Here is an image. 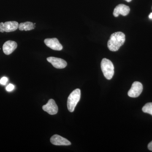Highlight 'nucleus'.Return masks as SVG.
<instances>
[{
	"instance_id": "13",
	"label": "nucleus",
	"mask_w": 152,
	"mask_h": 152,
	"mask_svg": "<svg viewBox=\"0 0 152 152\" xmlns=\"http://www.w3.org/2000/svg\"><path fill=\"white\" fill-rule=\"evenodd\" d=\"M142 110L145 113L152 115V102L148 103L143 107Z\"/></svg>"
},
{
	"instance_id": "11",
	"label": "nucleus",
	"mask_w": 152,
	"mask_h": 152,
	"mask_svg": "<svg viewBox=\"0 0 152 152\" xmlns=\"http://www.w3.org/2000/svg\"><path fill=\"white\" fill-rule=\"evenodd\" d=\"M18 45L15 42L8 41L3 45V52L7 55L11 54L17 48Z\"/></svg>"
},
{
	"instance_id": "1",
	"label": "nucleus",
	"mask_w": 152,
	"mask_h": 152,
	"mask_svg": "<svg viewBox=\"0 0 152 152\" xmlns=\"http://www.w3.org/2000/svg\"><path fill=\"white\" fill-rule=\"evenodd\" d=\"M126 36L121 32H117L112 34L108 42L107 46L109 50L113 52L118 51L124 43Z\"/></svg>"
},
{
	"instance_id": "6",
	"label": "nucleus",
	"mask_w": 152,
	"mask_h": 152,
	"mask_svg": "<svg viewBox=\"0 0 152 152\" xmlns=\"http://www.w3.org/2000/svg\"><path fill=\"white\" fill-rule=\"evenodd\" d=\"M42 109L50 115H56L58 112V106L53 99L49 100L48 103L43 106Z\"/></svg>"
},
{
	"instance_id": "12",
	"label": "nucleus",
	"mask_w": 152,
	"mask_h": 152,
	"mask_svg": "<svg viewBox=\"0 0 152 152\" xmlns=\"http://www.w3.org/2000/svg\"><path fill=\"white\" fill-rule=\"evenodd\" d=\"M35 27L34 24L30 22L21 23L19 24L18 28L20 31H28L34 29Z\"/></svg>"
},
{
	"instance_id": "4",
	"label": "nucleus",
	"mask_w": 152,
	"mask_h": 152,
	"mask_svg": "<svg viewBox=\"0 0 152 152\" xmlns=\"http://www.w3.org/2000/svg\"><path fill=\"white\" fill-rule=\"evenodd\" d=\"M19 24L16 21H8L0 23V32H10L18 28Z\"/></svg>"
},
{
	"instance_id": "15",
	"label": "nucleus",
	"mask_w": 152,
	"mask_h": 152,
	"mask_svg": "<svg viewBox=\"0 0 152 152\" xmlns=\"http://www.w3.org/2000/svg\"><path fill=\"white\" fill-rule=\"evenodd\" d=\"M8 79L6 77H3L0 80V83L1 85H5L7 84V82H8Z\"/></svg>"
},
{
	"instance_id": "16",
	"label": "nucleus",
	"mask_w": 152,
	"mask_h": 152,
	"mask_svg": "<svg viewBox=\"0 0 152 152\" xmlns=\"http://www.w3.org/2000/svg\"><path fill=\"white\" fill-rule=\"evenodd\" d=\"M148 149L150 151H152V141L148 145Z\"/></svg>"
},
{
	"instance_id": "18",
	"label": "nucleus",
	"mask_w": 152,
	"mask_h": 152,
	"mask_svg": "<svg viewBox=\"0 0 152 152\" xmlns=\"http://www.w3.org/2000/svg\"><path fill=\"white\" fill-rule=\"evenodd\" d=\"M125 1H126L128 2H131L132 0H125Z\"/></svg>"
},
{
	"instance_id": "5",
	"label": "nucleus",
	"mask_w": 152,
	"mask_h": 152,
	"mask_svg": "<svg viewBox=\"0 0 152 152\" xmlns=\"http://www.w3.org/2000/svg\"><path fill=\"white\" fill-rule=\"evenodd\" d=\"M143 91V86L141 83L135 82L133 83L128 93L129 96L132 98H136L140 96Z\"/></svg>"
},
{
	"instance_id": "2",
	"label": "nucleus",
	"mask_w": 152,
	"mask_h": 152,
	"mask_svg": "<svg viewBox=\"0 0 152 152\" xmlns=\"http://www.w3.org/2000/svg\"><path fill=\"white\" fill-rule=\"evenodd\" d=\"M81 97V91L79 89L74 90L68 98L67 107L69 111L72 113L75 110L77 104L80 100Z\"/></svg>"
},
{
	"instance_id": "8",
	"label": "nucleus",
	"mask_w": 152,
	"mask_h": 152,
	"mask_svg": "<svg viewBox=\"0 0 152 152\" xmlns=\"http://www.w3.org/2000/svg\"><path fill=\"white\" fill-rule=\"evenodd\" d=\"M47 46L55 50L60 51L62 50L63 46L60 43L58 40L57 38L45 39L44 41Z\"/></svg>"
},
{
	"instance_id": "17",
	"label": "nucleus",
	"mask_w": 152,
	"mask_h": 152,
	"mask_svg": "<svg viewBox=\"0 0 152 152\" xmlns=\"http://www.w3.org/2000/svg\"><path fill=\"white\" fill-rule=\"evenodd\" d=\"M149 18L150 19H152V13L150 14L149 16Z\"/></svg>"
},
{
	"instance_id": "3",
	"label": "nucleus",
	"mask_w": 152,
	"mask_h": 152,
	"mask_svg": "<svg viewBox=\"0 0 152 152\" xmlns=\"http://www.w3.org/2000/svg\"><path fill=\"white\" fill-rule=\"evenodd\" d=\"M101 69L104 75L107 80H111L114 74V66L110 60L103 58L101 62Z\"/></svg>"
},
{
	"instance_id": "7",
	"label": "nucleus",
	"mask_w": 152,
	"mask_h": 152,
	"mask_svg": "<svg viewBox=\"0 0 152 152\" xmlns=\"http://www.w3.org/2000/svg\"><path fill=\"white\" fill-rule=\"evenodd\" d=\"M47 61L52 64L53 66L58 69H62L66 66V62L65 60L60 58L50 57L47 58Z\"/></svg>"
},
{
	"instance_id": "9",
	"label": "nucleus",
	"mask_w": 152,
	"mask_h": 152,
	"mask_svg": "<svg viewBox=\"0 0 152 152\" xmlns=\"http://www.w3.org/2000/svg\"><path fill=\"white\" fill-rule=\"evenodd\" d=\"M130 10V9L129 7L123 4H120L114 9L113 14L115 17H118L120 15L125 16L129 14Z\"/></svg>"
},
{
	"instance_id": "14",
	"label": "nucleus",
	"mask_w": 152,
	"mask_h": 152,
	"mask_svg": "<svg viewBox=\"0 0 152 152\" xmlns=\"http://www.w3.org/2000/svg\"><path fill=\"white\" fill-rule=\"evenodd\" d=\"M14 88H15V86H14L13 85L10 84L6 87V90L8 92L12 91L14 90Z\"/></svg>"
},
{
	"instance_id": "10",
	"label": "nucleus",
	"mask_w": 152,
	"mask_h": 152,
	"mask_svg": "<svg viewBox=\"0 0 152 152\" xmlns=\"http://www.w3.org/2000/svg\"><path fill=\"white\" fill-rule=\"evenodd\" d=\"M50 142L52 144L56 145L68 146L71 145L70 142L66 139L57 134L52 136Z\"/></svg>"
}]
</instances>
